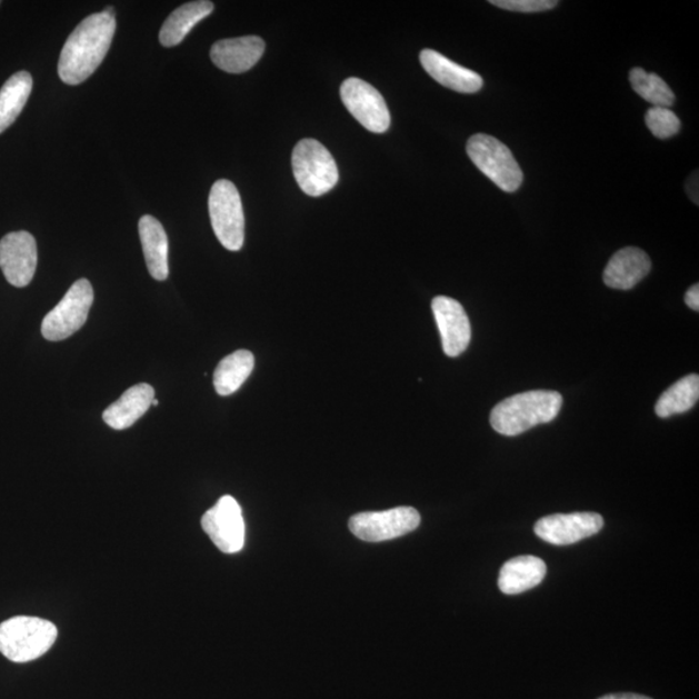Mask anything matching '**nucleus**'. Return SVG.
I'll use <instances>...</instances> for the list:
<instances>
[{"instance_id": "nucleus-7", "label": "nucleus", "mask_w": 699, "mask_h": 699, "mask_svg": "<svg viewBox=\"0 0 699 699\" xmlns=\"http://www.w3.org/2000/svg\"><path fill=\"white\" fill-rule=\"evenodd\" d=\"M93 303V289L88 279L74 282L54 309L47 313L42 323L46 340L58 342L69 339L88 321Z\"/></svg>"}, {"instance_id": "nucleus-12", "label": "nucleus", "mask_w": 699, "mask_h": 699, "mask_svg": "<svg viewBox=\"0 0 699 699\" xmlns=\"http://www.w3.org/2000/svg\"><path fill=\"white\" fill-rule=\"evenodd\" d=\"M603 528V518L591 512L552 515L536 523V533L553 546H570L596 536Z\"/></svg>"}, {"instance_id": "nucleus-29", "label": "nucleus", "mask_w": 699, "mask_h": 699, "mask_svg": "<svg viewBox=\"0 0 699 699\" xmlns=\"http://www.w3.org/2000/svg\"><path fill=\"white\" fill-rule=\"evenodd\" d=\"M687 190L688 193L690 196V199L693 198V191H696V193L698 194V174L696 172V174L692 176V178H690L689 183L687 186Z\"/></svg>"}, {"instance_id": "nucleus-31", "label": "nucleus", "mask_w": 699, "mask_h": 699, "mask_svg": "<svg viewBox=\"0 0 699 699\" xmlns=\"http://www.w3.org/2000/svg\"><path fill=\"white\" fill-rule=\"evenodd\" d=\"M0 4H2V3H0Z\"/></svg>"}, {"instance_id": "nucleus-20", "label": "nucleus", "mask_w": 699, "mask_h": 699, "mask_svg": "<svg viewBox=\"0 0 699 699\" xmlns=\"http://www.w3.org/2000/svg\"><path fill=\"white\" fill-rule=\"evenodd\" d=\"M214 11V4L209 0H199L177 8L160 31V42L163 47L178 46L200 21L207 19Z\"/></svg>"}, {"instance_id": "nucleus-2", "label": "nucleus", "mask_w": 699, "mask_h": 699, "mask_svg": "<svg viewBox=\"0 0 699 699\" xmlns=\"http://www.w3.org/2000/svg\"><path fill=\"white\" fill-rule=\"evenodd\" d=\"M562 407L560 392L532 390L502 400L493 408L490 422L495 431L507 437L525 433L540 423L551 422Z\"/></svg>"}, {"instance_id": "nucleus-6", "label": "nucleus", "mask_w": 699, "mask_h": 699, "mask_svg": "<svg viewBox=\"0 0 699 699\" xmlns=\"http://www.w3.org/2000/svg\"><path fill=\"white\" fill-rule=\"evenodd\" d=\"M211 226L226 249L238 251L246 239V217L238 188L230 180H218L209 194Z\"/></svg>"}, {"instance_id": "nucleus-13", "label": "nucleus", "mask_w": 699, "mask_h": 699, "mask_svg": "<svg viewBox=\"0 0 699 699\" xmlns=\"http://www.w3.org/2000/svg\"><path fill=\"white\" fill-rule=\"evenodd\" d=\"M435 318L442 337V347L447 357L457 358L470 343L471 329L469 318L461 303L453 298L439 296L431 302Z\"/></svg>"}, {"instance_id": "nucleus-17", "label": "nucleus", "mask_w": 699, "mask_h": 699, "mask_svg": "<svg viewBox=\"0 0 699 699\" xmlns=\"http://www.w3.org/2000/svg\"><path fill=\"white\" fill-rule=\"evenodd\" d=\"M154 399L151 385L139 383L126 390L122 397L107 408L103 420L114 430H124L133 426L149 408Z\"/></svg>"}, {"instance_id": "nucleus-18", "label": "nucleus", "mask_w": 699, "mask_h": 699, "mask_svg": "<svg viewBox=\"0 0 699 699\" xmlns=\"http://www.w3.org/2000/svg\"><path fill=\"white\" fill-rule=\"evenodd\" d=\"M139 236L149 273L156 280H167L169 277V240L163 226L154 217L143 216L139 221Z\"/></svg>"}, {"instance_id": "nucleus-28", "label": "nucleus", "mask_w": 699, "mask_h": 699, "mask_svg": "<svg viewBox=\"0 0 699 699\" xmlns=\"http://www.w3.org/2000/svg\"><path fill=\"white\" fill-rule=\"evenodd\" d=\"M599 699H651L646 696L633 695V693H619V695H608L603 696Z\"/></svg>"}, {"instance_id": "nucleus-22", "label": "nucleus", "mask_w": 699, "mask_h": 699, "mask_svg": "<svg viewBox=\"0 0 699 699\" xmlns=\"http://www.w3.org/2000/svg\"><path fill=\"white\" fill-rule=\"evenodd\" d=\"M254 369V356L248 350H239L226 357L214 372V388L219 396L233 395L248 380Z\"/></svg>"}, {"instance_id": "nucleus-8", "label": "nucleus", "mask_w": 699, "mask_h": 699, "mask_svg": "<svg viewBox=\"0 0 699 699\" xmlns=\"http://www.w3.org/2000/svg\"><path fill=\"white\" fill-rule=\"evenodd\" d=\"M421 517L411 507H398L383 512H366L352 516L350 531L360 540L380 543L397 539L419 528Z\"/></svg>"}, {"instance_id": "nucleus-16", "label": "nucleus", "mask_w": 699, "mask_h": 699, "mask_svg": "<svg viewBox=\"0 0 699 699\" xmlns=\"http://www.w3.org/2000/svg\"><path fill=\"white\" fill-rule=\"evenodd\" d=\"M650 270L651 262L646 251L628 247L611 257L603 271V282L612 289H632L647 277Z\"/></svg>"}, {"instance_id": "nucleus-25", "label": "nucleus", "mask_w": 699, "mask_h": 699, "mask_svg": "<svg viewBox=\"0 0 699 699\" xmlns=\"http://www.w3.org/2000/svg\"><path fill=\"white\" fill-rule=\"evenodd\" d=\"M646 122L650 132L658 139L672 138L681 129L679 117L669 108L651 107L646 114Z\"/></svg>"}, {"instance_id": "nucleus-26", "label": "nucleus", "mask_w": 699, "mask_h": 699, "mask_svg": "<svg viewBox=\"0 0 699 699\" xmlns=\"http://www.w3.org/2000/svg\"><path fill=\"white\" fill-rule=\"evenodd\" d=\"M490 3L502 10L523 13L545 12L559 4L556 0H491Z\"/></svg>"}, {"instance_id": "nucleus-10", "label": "nucleus", "mask_w": 699, "mask_h": 699, "mask_svg": "<svg viewBox=\"0 0 699 699\" xmlns=\"http://www.w3.org/2000/svg\"><path fill=\"white\" fill-rule=\"evenodd\" d=\"M341 99L350 114L367 130L376 133L389 130L388 106L373 86L360 78H349L341 86Z\"/></svg>"}, {"instance_id": "nucleus-15", "label": "nucleus", "mask_w": 699, "mask_h": 699, "mask_svg": "<svg viewBox=\"0 0 699 699\" xmlns=\"http://www.w3.org/2000/svg\"><path fill=\"white\" fill-rule=\"evenodd\" d=\"M420 62L428 74L447 89L461 93H475L483 88L481 76L435 50H423L420 53Z\"/></svg>"}, {"instance_id": "nucleus-23", "label": "nucleus", "mask_w": 699, "mask_h": 699, "mask_svg": "<svg viewBox=\"0 0 699 699\" xmlns=\"http://www.w3.org/2000/svg\"><path fill=\"white\" fill-rule=\"evenodd\" d=\"M699 398V377L689 375L682 377L666 390L656 405V413L659 418L667 419L673 415L685 413L697 405Z\"/></svg>"}, {"instance_id": "nucleus-21", "label": "nucleus", "mask_w": 699, "mask_h": 699, "mask_svg": "<svg viewBox=\"0 0 699 699\" xmlns=\"http://www.w3.org/2000/svg\"><path fill=\"white\" fill-rule=\"evenodd\" d=\"M31 90L33 77L26 70L13 74L0 89V133L18 120L28 103Z\"/></svg>"}, {"instance_id": "nucleus-11", "label": "nucleus", "mask_w": 699, "mask_h": 699, "mask_svg": "<svg viewBox=\"0 0 699 699\" xmlns=\"http://www.w3.org/2000/svg\"><path fill=\"white\" fill-rule=\"evenodd\" d=\"M38 263L37 242L27 231L11 232L0 240V269L16 288L28 287Z\"/></svg>"}, {"instance_id": "nucleus-4", "label": "nucleus", "mask_w": 699, "mask_h": 699, "mask_svg": "<svg viewBox=\"0 0 699 699\" xmlns=\"http://www.w3.org/2000/svg\"><path fill=\"white\" fill-rule=\"evenodd\" d=\"M292 167L298 186L312 198L332 191L339 183L333 156L316 139H303L294 147Z\"/></svg>"}, {"instance_id": "nucleus-5", "label": "nucleus", "mask_w": 699, "mask_h": 699, "mask_svg": "<svg viewBox=\"0 0 699 699\" xmlns=\"http://www.w3.org/2000/svg\"><path fill=\"white\" fill-rule=\"evenodd\" d=\"M467 153L476 167L500 190L512 193L521 187L523 174L520 164L510 149L497 138L477 133L468 140Z\"/></svg>"}, {"instance_id": "nucleus-24", "label": "nucleus", "mask_w": 699, "mask_h": 699, "mask_svg": "<svg viewBox=\"0 0 699 699\" xmlns=\"http://www.w3.org/2000/svg\"><path fill=\"white\" fill-rule=\"evenodd\" d=\"M630 82L636 93L653 107L670 108L675 103V93L663 78L648 73L642 68H633Z\"/></svg>"}, {"instance_id": "nucleus-27", "label": "nucleus", "mask_w": 699, "mask_h": 699, "mask_svg": "<svg viewBox=\"0 0 699 699\" xmlns=\"http://www.w3.org/2000/svg\"><path fill=\"white\" fill-rule=\"evenodd\" d=\"M686 303L689 306L690 309L695 310V311H699V287L698 284H695L693 287H690L687 294H686Z\"/></svg>"}, {"instance_id": "nucleus-14", "label": "nucleus", "mask_w": 699, "mask_h": 699, "mask_svg": "<svg viewBox=\"0 0 699 699\" xmlns=\"http://www.w3.org/2000/svg\"><path fill=\"white\" fill-rule=\"evenodd\" d=\"M264 49L263 39L256 36L223 39L211 47L210 58L223 72L240 74L261 60Z\"/></svg>"}, {"instance_id": "nucleus-9", "label": "nucleus", "mask_w": 699, "mask_h": 699, "mask_svg": "<svg viewBox=\"0 0 699 699\" xmlns=\"http://www.w3.org/2000/svg\"><path fill=\"white\" fill-rule=\"evenodd\" d=\"M201 525L203 531L223 553H238L246 545L242 510L230 495L219 499L217 505L202 516Z\"/></svg>"}, {"instance_id": "nucleus-30", "label": "nucleus", "mask_w": 699, "mask_h": 699, "mask_svg": "<svg viewBox=\"0 0 699 699\" xmlns=\"http://www.w3.org/2000/svg\"><path fill=\"white\" fill-rule=\"evenodd\" d=\"M152 406H159V400H157L156 398L153 399Z\"/></svg>"}, {"instance_id": "nucleus-3", "label": "nucleus", "mask_w": 699, "mask_h": 699, "mask_svg": "<svg viewBox=\"0 0 699 699\" xmlns=\"http://www.w3.org/2000/svg\"><path fill=\"white\" fill-rule=\"evenodd\" d=\"M58 639V628L50 620L14 617L0 625V653L14 663L41 658Z\"/></svg>"}, {"instance_id": "nucleus-19", "label": "nucleus", "mask_w": 699, "mask_h": 699, "mask_svg": "<svg viewBox=\"0 0 699 699\" xmlns=\"http://www.w3.org/2000/svg\"><path fill=\"white\" fill-rule=\"evenodd\" d=\"M547 565L533 556H520L509 560L500 570L499 588L502 593L518 595L543 582Z\"/></svg>"}, {"instance_id": "nucleus-1", "label": "nucleus", "mask_w": 699, "mask_h": 699, "mask_svg": "<svg viewBox=\"0 0 699 699\" xmlns=\"http://www.w3.org/2000/svg\"><path fill=\"white\" fill-rule=\"evenodd\" d=\"M116 28V14L103 11L86 18L62 47L58 67L61 81L77 86L96 73L111 49Z\"/></svg>"}]
</instances>
